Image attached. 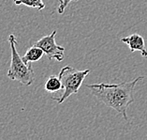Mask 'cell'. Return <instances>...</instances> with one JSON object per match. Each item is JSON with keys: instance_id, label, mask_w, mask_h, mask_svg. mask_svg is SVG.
Returning a JSON list of instances; mask_svg holds the SVG:
<instances>
[{"instance_id": "obj_4", "label": "cell", "mask_w": 147, "mask_h": 140, "mask_svg": "<svg viewBox=\"0 0 147 140\" xmlns=\"http://www.w3.org/2000/svg\"><path fill=\"white\" fill-rule=\"evenodd\" d=\"M55 35L56 30H53L51 34L39 39L38 41L35 42L34 45L38 46L43 50L49 60L56 59L58 62H61L65 57V48L56 43Z\"/></svg>"}, {"instance_id": "obj_9", "label": "cell", "mask_w": 147, "mask_h": 140, "mask_svg": "<svg viewBox=\"0 0 147 140\" xmlns=\"http://www.w3.org/2000/svg\"><path fill=\"white\" fill-rule=\"evenodd\" d=\"M78 1V0H59V7H58V13L62 14L64 13V10L67 8L70 2Z\"/></svg>"}, {"instance_id": "obj_1", "label": "cell", "mask_w": 147, "mask_h": 140, "mask_svg": "<svg viewBox=\"0 0 147 140\" xmlns=\"http://www.w3.org/2000/svg\"><path fill=\"white\" fill-rule=\"evenodd\" d=\"M143 76H139L132 81L123 82L120 84H93L86 85L92 95L106 106L111 107L117 113L123 116L125 120H128L127 111L128 106L134 102V89L140 80Z\"/></svg>"}, {"instance_id": "obj_3", "label": "cell", "mask_w": 147, "mask_h": 140, "mask_svg": "<svg viewBox=\"0 0 147 140\" xmlns=\"http://www.w3.org/2000/svg\"><path fill=\"white\" fill-rule=\"evenodd\" d=\"M90 73V70L79 71L71 66H65L61 69L59 73V78L62 82L63 93L60 97H52V100L61 105L71 95L78 93L82 87L84 78Z\"/></svg>"}, {"instance_id": "obj_8", "label": "cell", "mask_w": 147, "mask_h": 140, "mask_svg": "<svg viewBox=\"0 0 147 140\" xmlns=\"http://www.w3.org/2000/svg\"><path fill=\"white\" fill-rule=\"evenodd\" d=\"M13 3L17 6L24 5L30 8H36L38 10H42L45 8V4L42 0H13Z\"/></svg>"}, {"instance_id": "obj_2", "label": "cell", "mask_w": 147, "mask_h": 140, "mask_svg": "<svg viewBox=\"0 0 147 140\" xmlns=\"http://www.w3.org/2000/svg\"><path fill=\"white\" fill-rule=\"evenodd\" d=\"M9 42L10 45V65L8 71V77L10 80L17 81L24 86H30L33 84L35 73L31 63L26 64L23 60V57L17 52V39L14 34L9 36Z\"/></svg>"}, {"instance_id": "obj_7", "label": "cell", "mask_w": 147, "mask_h": 140, "mask_svg": "<svg viewBox=\"0 0 147 140\" xmlns=\"http://www.w3.org/2000/svg\"><path fill=\"white\" fill-rule=\"evenodd\" d=\"M44 88L46 91H48L50 93H55V92L62 90L63 89L62 82H61L59 76L51 75V76L47 79V81L45 82Z\"/></svg>"}, {"instance_id": "obj_5", "label": "cell", "mask_w": 147, "mask_h": 140, "mask_svg": "<svg viewBox=\"0 0 147 140\" xmlns=\"http://www.w3.org/2000/svg\"><path fill=\"white\" fill-rule=\"evenodd\" d=\"M121 42L125 43L128 47L131 53L139 51L141 53L142 57L147 58V49L145 47V41L143 37H142L139 34H132L128 37L122 38Z\"/></svg>"}, {"instance_id": "obj_6", "label": "cell", "mask_w": 147, "mask_h": 140, "mask_svg": "<svg viewBox=\"0 0 147 140\" xmlns=\"http://www.w3.org/2000/svg\"><path fill=\"white\" fill-rule=\"evenodd\" d=\"M43 55H44L43 50L40 47H38V46L33 45L27 49L26 53L24 54L22 57H23L24 61L26 64H28V63L35 62V61H38V60L43 56Z\"/></svg>"}]
</instances>
